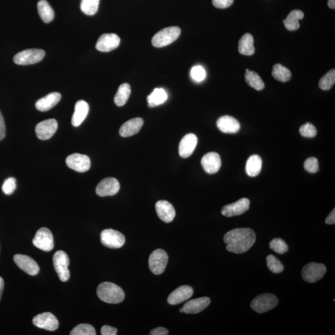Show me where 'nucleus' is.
I'll list each match as a JSON object with an SVG mask.
<instances>
[{
  "label": "nucleus",
  "mask_w": 335,
  "mask_h": 335,
  "mask_svg": "<svg viewBox=\"0 0 335 335\" xmlns=\"http://www.w3.org/2000/svg\"><path fill=\"white\" fill-rule=\"evenodd\" d=\"M227 251L242 254L248 251L256 241V234L252 229L238 228L232 230L224 235Z\"/></svg>",
  "instance_id": "nucleus-1"
},
{
  "label": "nucleus",
  "mask_w": 335,
  "mask_h": 335,
  "mask_svg": "<svg viewBox=\"0 0 335 335\" xmlns=\"http://www.w3.org/2000/svg\"><path fill=\"white\" fill-rule=\"evenodd\" d=\"M97 295L103 302L113 304L123 302L125 297L123 289L115 284L110 282L100 284L97 288Z\"/></svg>",
  "instance_id": "nucleus-2"
},
{
  "label": "nucleus",
  "mask_w": 335,
  "mask_h": 335,
  "mask_svg": "<svg viewBox=\"0 0 335 335\" xmlns=\"http://www.w3.org/2000/svg\"><path fill=\"white\" fill-rule=\"evenodd\" d=\"M181 29L177 26L164 28L153 37L152 43L155 47H163L171 44L181 35Z\"/></svg>",
  "instance_id": "nucleus-3"
},
{
  "label": "nucleus",
  "mask_w": 335,
  "mask_h": 335,
  "mask_svg": "<svg viewBox=\"0 0 335 335\" xmlns=\"http://www.w3.org/2000/svg\"><path fill=\"white\" fill-rule=\"evenodd\" d=\"M279 300L276 296L272 294L266 293L259 295L255 297L251 303L253 310L257 313L263 314L272 310L277 305Z\"/></svg>",
  "instance_id": "nucleus-4"
},
{
  "label": "nucleus",
  "mask_w": 335,
  "mask_h": 335,
  "mask_svg": "<svg viewBox=\"0 0 335 335\" xmlns=\"http://www.w3.org/2000/svg\"><path fill=\"white\" fill-rule=\"evenodd\" d=\"M53 263L59 279L62 282H67L69 281L70 277L69 269L70 260L66 253L61 250L57 252L53 255Z\"/></svg>",
  "instance_id": "nucleus-5"
},
{
  "label": "nucleus",
  "mask_w": 335,
  "mask_h": 335,
  "mask_svg": "<svg viewBox=\"0 0 335 335\" xmlns=\"http://www.w3.org/2000/svg\"><path fill=\"white\" fill-rule=\"evenodd\" d=\"M45 51L42 49H31L20 52L13 58V61L17 65H27L38 63L44 59Z\"/></svg>",
  "instance_id": "nucleus-6"
},
{
  "label": "nucleus",
  "mask_w": 335,
  "mask_h": 335,
  "mask_svg": "<svg viewBox=\"0 0 335 335\" xmlns=\"http://www.w3.org/2000/svg\"><path fill=\"white\" fill-rule=\"evenodd\" d=\"M169 261L166 252L162 249H157L150 255L149 265L150 270L156 275L162 274L165 270Z\"/></svg>",
  "instance_id": "nucleus-7"
},
{
  "label": "nucleus",
  "mask_w": 335,
  "mask_h": 335,
  "mask_svg": "<svg viewBox=\"0 0 335 335\" xmlns=\"http://www.w3.org/2000/svg\"><path fill=\"white\" fill-rule=\"evenodd\" d=\"M326 271V268L323 264L311 262L302 268V276L306 282L314 283L322 279Z\"/></svg>",
  "instance_id": "nucleus-8"
},
{
  "label": "nucleus",
  "mask_w": 335,
  "mask_h": 335,
  "mask_svg": "<svg viewBox=\"0 0 335 335\" xmlns=\"http://www.w3.org/2000/svg\"><path fill=\"white\" fill-rule=\"evenodd\" d=\"M101 242L107 248H120L124 245L126 238L120 232L113 229H106L101 232Z\"/></svg>",
  "instance_id": "nucleus-9"
},
{
  "label": "nucleus",
  "mask_w": 335,
  "mask_h": 335,
  "mask_svg": "<svg viewBox=\"0 0 335 335\" xmlns=\"http://www.w3.org/2000/svg\"><path fill=\"white\" fill-rule=\"evenodd\" d=\"M33 245L41 250L49 252L53 248V238L52 232L45 227H42L36 232L33 240Z\"/></svg>",
  "instance_id": "nucleus-10"
},
{
  "label": "nucleus",
  "mask_w": 335,
  "mask_h": 335,
  "mask_svg": "<svg viewBox=\"0 0 335 335\" xmlns=\"http://www.w3.org/2000/svg\"><path fill=\"white\" fill-rule=\"evenodd\" d=\"M66 164L70 169L76 172L84 173L90 170L91 160L89 156L76 153L67 157Z\"/></svg>",
  "instance_id": "nucleus-11"
},
{
  "label": "nucleus",
  "mask_w": 335,
  "mask_h": 335,
  "mask_svg": "<svg viewBox=\"0 0 335 335\" xmlns=\"http://www.w3.org/2000/svg\"><path fill=\"white\" fill-rule=\"evenodd\" d=\"M58 129V121L54 119L41 122L36 127L37 137L40 140L46 141L52 137Z\"/></svg>",
  "instance_id": "nucleus-12"
},
{
  "label": "nucleus",
  "mask_w": 335,
  "mask_h": 335,
  "mask_svg": "<svg viewBox=\"0 0 335 335\" xmlns=\"http://www.w3.org/2000/svg\"><path fill=\"white\" fill-rule=\"evenodd\" d=\"M33 324L37 327L53 331L58 330L59 322L57 318L50 312H44L34 317Z\"/></svg>",
  "instance_id": "nucleus-13"
},
{
  "label": "nucleus",
  "mask_w": 335,
  "mask_h": 335,
  "mask_svg": "<svg viewBox=\"0 0 335 335\" xmlns=\"http://www.w3.org/2000/svg\"><path fill=\"white\" fill-rule=\"evenodd\" d=\"M14 261L19 268L25 273L35 276L39 273L40 268L35 260L27 255L18 254L13 257Z\"/></svg>",
  "instance_id": "nucleus-14"
},
{
  "label": "nucleus",
  "mask_w": 335,
  "mask_h": 335,
  "mask_svg": "<svg viewBox=\"0 0 335 335\" xmlns=\"http://www.w3.org/2000/svg\"><path fill=\"white\" fill-rule=\"evenodd\" d=\"M119 189H120V184L116 178H106L98 184L96 187V192L99 197H110L117 194Z\"/></svg>",
  "instance_id": "nucleus-15"
},
{
  "label": "nucleus",
  "mask_w": 335,
  "mask_h": 335,
  "mask_svg": "<svg viewBox=\"0 0 335 335\" xmlns=\"http://www.w3.org/2000/svg\"><path fill=\"white\" fill-rule=\"evenodd\" d=\"M120 42V38L116 34H104L99 37L96 48L100 52H108L118 48Z\"/></svg>",
  "instance_id": "nucleus-16"
},
{
  "label": "nucleus",
  "mask_w": 335,
  "mask_h": 335,
  "mask_svg": "<svg viewBox=\"0 0 335 335\" xmlns=\"http://www.w3.org/2000/svg\"><path fill=\"white\" fill-rule=\"evenodd\" d=\"M249 203L248 199H240L237 202L223 207L222 214L228 217L242 215L249 209Z\"/></svg>",
  "instance_id": "nucleus-17"
},
{
  "label": "nucleus",
  "mask_w": 335,
  "mask_h": 335,
  "mask_svg": "<svg viewBox=\"0 0 335 335\" xmlns=\"http://www.w3.org/2000/svg\"><path fill=\"white\" fill-rule=\"evenodd\" d=\"M197 144V136L194 133H188L181 139L179 145V154L182 158L189 157L194 152Z\"/></svg>",
  "instance_id": "nucleus-18"
},
{
  "label": "nucleus",
  "mask_w": 335,
  "mask_h": 335,
  "mask_svg": "<svg viewBox=\"0 0 335 335\" xmlns=\"http://www.w3.org/2000/svg\"><path fill=\"white\" fill-rule=\"evenodd\" d=\"M193 289L189 286L179 287L168 297V303L170 305H177L188 300L192 296Z\"/></svg>",
  "instance_id": "nucleus-19"
},
{
  "label": "nucleus",
  "mask_w": 335,
  "mask_h": 335,
  "mask_svg": "<svg viewBox=\"0 0 335 335\" xmlns=\"http://www.w3.org/2000/svg\"><path fill=\"white\" fill-rule=\"evenodd\" d=\"M204 171L209 174H215L221 166V158L216 152H209L204 156L201 160Z\"/></svg>",
  "instance_id": "nucleus-20"
},
{
  "label": "nucleus",
  "mask_w": 335,
  "mask_h": 335,
  "mask_svg": "<svg viewBox=\"0 0 335 335\" xmlns=\"http://www.w3.org/2000/svg\"><path fill=\"white\" fill-rule=\"evenodd\" d=\"M155 209L158 217L164 222L170 223L175 217L174 207L166 201H158L155 204Z\"/></svg>",
  "instance_id": "nucleus-21"
},
{
  "label": "nucleus",
  "mask_w": 335,
  "mask_h": 335,
  "mask_svg": "<svg viewBox=\"0 0 335 335\" xmlns=\"http://www.w3.org/2000/svg\"><path fill=\"white\" fill-rule=\"evenodd\" d=\"M211 303L209 297H203L188 301L183 306L184 313L196 314L205 310Z\"/></svg>",
  "instance_id": "nucleus-22"
},
{
  "label": "nucleus",
  "mask_w": 335,
  "mask_h": 335,
  "mask_svg": "<svg viewBox=\"0 0 335 335\" xmlns=\"http://www.w3.org/2000/svg\"><path fill=\"white\" fill-rule=\"evenodd\" d=\"M144 125V120L141 118L130 119L122 125L119 129V134L123 137L134 135L140 131Z\"/></svg>",
  "instance_id": "nucleus-23"
},
{
  "label": "nucleus",
  "mask_w": 335,
  "mask_h": 335,
  "mask_svg": "<svg viewBox=\"0 0 335 335\" xmlns=\"http://www.w3.org/2000/svg\"><path fill=\"white\" fill-rule=\"evenodd\" d=\"M217 126L221 132L226 133H237L240 129L239 122L230 116H224L218 119Z\"/></svg>",
  "instance_id": "nucleus-24"
},
{
  "label": "nucleus",
  "mask_w": 335,
  "mask_h": 335,
  "mask_svg": "<svg viewBox=\"0 0 335 335\" xmlns=\"http://www.w3.org/2000/svg\"><path fill=\"white\" fill-rule=\"evenodd\" d=\"M62 95L58 92L49 94L45 97L39 99L36 103V109L39 111L45 112L55 106L61 101Z\"/></svg>",
  "instance_id": "nucleus-25"
},
{
  "label": "nucleus",
  "mask_w": 335,
  "mask_h": 335,
  "mask_svg": "<svg viewBox=\"0 0 335 335\" xmlns=\"http://www.w3.org/2000/svg\"><path fill=\"white\" fill-rule=\"evenodd\" d=\"M89 112V105L86 101L79 100L76 102L75 106V111L72 118L73 126L78 127L86 119Z\"/></svg>",
  "instance_id": "nucleus-26"
},
{
  "label": "nucleus",
  "mask_w": 335,
  "mask_h": 335,
  "mask_svg": "<svg viewBox=\"0 0 335 335\" xmlns=\"http://www.w3.org/2000/svg\"><path fill=\"white\" fill-rule=\"evenodd\" d=\"M238 51L241 54L244 55L251 56L254 54V39L250 34L246 33L240 39L238 44Z\"/></svg>",
  "instance_id": "nucleus-27"
},
{
  "label": "nucleus",
  "mask_w": 335,
  "mask_h": 335,
  "mask_svg": "<svg viewBox=\"0 0 335 335\" xmlns=\"http://www.w3.org/2000/svg\"><path fill=\"white\" fill-rule=\"evenodd\" d=\"M303 17H304V14L302 11L299 10L292 11L287 16L286 19L283 21L286 29L291 31L299 30L300 27L299 20L302 19Z\"/></svg>",
  "instance_id": "nucleus-28"
},
{
  "label": "nucleus",
  "mask_w": 335,
  "mask_h": 335,
  "mask_svg": "<svg viewBox=\"0 0 335 335\" xmlns=\"http://www.w3.org/2000/svg\"><path fill=\"white\" fill-rule=\"evenodd\" d=\"M262 160L259 155H254L248 159L246 164V172L251 177H257L262 169Z\"/></svg>",
  "instance_id": "nucleus-29"
},
{
  "label": "nucleus",
  "mask_w": 335,
  "mask_h": 335,
  "mask_svg": "<svg viewBox=\"0 0 335 335\" xmlns=\"http://www.w3.org/2000/svg\"><path fill=\"white\" fill-rule=\"evenodd\" d=\"M38 10L40 17L45 23H49L54 18V11L46 0H40Z\"/></svg>",
  "instance_id": "nucleus-30"
},
{
  "label": "nucleus",
  "mask_w": 335,
  "mask_h": 335,
  "mask_svg": "<svg viewBox=\"0 0 335 335\" xmlns=\"http://www.w3.org/2000/svg\"><path fill=\"white\" fill-rule=\"evenodd\" d=\"M168 95L163 89H155L147 96V102L150 107H154L162 104L167 100Z\"/></svg>",
  "instance_id": "nucleus-31"
},
{
  "label": "nucleus",
  "mask_w": 335,
  "mask_h": 335,
  "mask_svg": "<svg viewBox=\"0 0 335 335\" xmlns=\"http://www.w3.org/2000/svg\"><path fill=\"white\" fill-rule=\"evenodd\" d=\"M131 93V88L128 83H123L119 87L115 96V103L118 106H123L126 104Z\"/></svg>",
  "instance_id": "nucleus-32"
},
{
  "label": "nucleus",
  "mask_w": 335,
  "mask_h": 335,
  "mask_svg": "<svg viewBox=\"0 0 335 335\" xmlns=\"http://www.w3.org/2000/svg\"><path fill=\"white\" fill-rule=\"evenodd\" d=\"M245 76L246 83L253 89L258 91L265 89V83L257 72L246 69Z\"/></svg>",
  "instance_id": "nucleus-33"
},
{
  "label": "nucleus",
  "mask_w": 335,
  "mask_h": 335,
  "mask_svg": "<svg viewBox=\"0 0 335 335\" xmlns=\"http://www.w3.org/2000/svg\"><path fill=\"white\" fill-rule=\"evenodd\" d=\"M272 75L276 80L283 83L290 80L292 77L290 70L280 64L274 65L272 67Z\"/></svg>",
  "instance_id": "nucleus-34"
},
{
  "label": "nucleus",
  "mask_w": 335,
  "mask_h": 335,
  "mask_svg": "<svg viewBox=\"0 0 335 335\" xmlns=\"http://www.w3.org/2000/svg\"><path fill=\"white\" fill-rule=\"evenodd\" d=\"M100 0H81L80 8L85 15L93 16L98 10Z\"/></svg>",
  "instance_id": "nucleus-35"
},
{
  "label": "nucleus",
  "mask_w": 335,
  "mask_h": 335,
  "mask_svg": "<svg viewBox=\"0 0 335 335\" xmlns=\"http://www.w3.org/2000/svg\"><path fill=\"white\" fill-rule=\"evenodd\" d=\"M335 83V70L332 69L320 79L319 87L320 89L327 91L330 90Z\"/></svg>",
  "instance_id": "nucleus-36"
},
{
  "label": "nucleus",
  "mask_w": 335,
  "mask_h": 335,
  "mask_svg": "<svg viewBox=\"0 0 335 335\" xmlns=\"http://www.w3.org/2000/svg\"><path fill=\"white\" fill-rule=\"evenodd\" d=\"M267 266L269 270L275 274L281 273L284 271L282 263L272 255H269L266 258Z\"/></svg>",
  "instance_id": "nucleus-37"
},
{
  "label": "nucleus",
  "mask_w": 335,
  "mask_h": 335,
  "mask_svg": "<svg viewBox=\"0 0 335 335\" xmlns=\"http://www.w3.org/2000/svg\"><path fill=\"white\" fill-rule=\"evenodd\" d=\"M71 335H95L96 334L95 328L92 325L82 323L79 324L71 331Z\"/></svg>",
  "instance_id": "nucleus-38"
},
{
  "label": "nucleus",
  "mask_w": 335,
  "mask_h": 335,
  "mask_svg": "<svg viewBox=\"0 0 335 335\" xmlns=\"http://www.w3.org/2000/svg\"><path fill=\"white\" fill-rule=\"evenodd\" d=\"M269 247L272 250L279 254H285L289 249L288 244L280 238H274L273 240H272L269 243Z\"/></svg>",
  "instance_id": "nucleus-39"
},
{
  "label": "nucleus",
  "mask_w": 335,
  "mask_h": 335,
  "mask_svg": "<svg viewBox=\"0 0 335 335\" xmlns=\"http://www.w3.org/2000/svg\"><path fill=\"white\" fill-rule=\"evenodd\" d=\"M299 132L301 135L306 138H313L316 137L317 130L316 127L310 123L302 125L300 127Z\"/></svg>",
  "instance_id": "nucleus-40"
},
{
  "label": "nucleus",
  "mask_w": 335,
  "mask_h": 335,
  "mask_svg": "<svg viewBox=\"0 0 335 335\" xmlns=\"http://www.w3.org/2000/svg\"><path fill=\"white\" fill-rule=\"evenodd\" d=\"M16 188V180L12 177L7 179L2 186V191L7 195L13 194Z\"/></svg>",
  "instance_id": "nucleus-41"
},
{
  "label": "nucleus",
  "mask_w": 335,
  "mask_h": 335,
  "mask_svg": "<svg viewBox=\"0 0 335 335\" xmlns=\"http://www.w3.org/2000/svg\"><path fill=\"white\" fill-rule=\"evenodd\" d=\"M303 166H304L306 171L309 173H316L319 171V161L316 157H311L306 159Z\"/></svg>",
  "instance_id": "nucleus-42"
},
{
  "label": "nucleus",
  "mask_w": 335,
  "mask_h": 335,
  "mask_svg": "<svg viewBox=\"0 0 335 335\" xmlns=\"http://www.w3.org/2000/svg\"><path fill=\"white\" fill-rule=\"evenodd\" d=\"M191 75L194 81H202L206 77V71L201 66H196L191 69Z\"/></svg>",
  "instance_id": "nucleus-43"
},
{
  "label": "nucleus",
  "mask_w": 335,
  "mask_h": 335,
  "mask_svg": "<svg viewBox=\"0 0 335 335\" xmlns=\"http://www.w3.org/2000/svg\"><path fill=\"white\" fill-rule=\"evenodd\" d=\"M212 1L213 5L219 9H225V8H229L234 2V0H212Z\"/></svg>",
  "instance_id": "nucleus-44"
},
{
  "label": "nucleus",
  "mask_w": 335,
  "mask_h": 335,
  "mask_svg": "<svg viewBox=\"0 0 335 335\" xmlns=\"http://www.w3.org/2000/svg\"><path fill=\"white\" fill-rule=\"evenodd\" d=\"M117 328L109 325H104L101 329L102 335H116L117 334Z\"/></svg>",
  "instance_id": "nucleus-45"
},
{
  "label": "nucleus",
  "mask_w": 335,
  "mask_h": 335,
  "mask_svg": "<svg viewBox=\"0 0 335 335\" xmlns=\"http://www.w3.org/2000/svg\"><path fill=\"white\" fill-rule=\"evenodd\" d=\"M6 136V126L4 117L0 111V141L4 139Z\"/></svg>",
  "instance_id": "nucleus-46"
},
{
  "label": "nucleus",
  "mask_w": 335,
  "mask_h": 335,
  "mask_svg": "<svg viewBox=\"0 0 335 335\" xmlns=\"http://www.w3.org/2000/svg\"><path fill=\"white\" fill-rule=\"evenodd\" d=\"M169 330L163 327H158L150 331V334L151 335H166L169 334Z\"/></svg>",
  "instance_id": "nucleus-47"
},
{
  "label": "nucleus",
  "mask_w": 335,
  "mask_h": 335,
  "mask_svg": "<svg viewBox=\"0 0 335 335\" xmlns=\"http://www.w3.org/2000/svg\"><path fill=\"white\" fill-rule=\"evenodd\" d=\"M325 223L328 225H333L335 223V209H333L328 216L326 217Z\"/></svg>",
  "instance_id": "nucleus-48"
},
{
  "label": "nucleus",
  "mask_w": 335,
  "mask_h": 335,
  "mask_svg": "<svg viewBox=\"0 0 335 335\" xmlns=\"http://www.w3.org/2000/svg\"><path fill=\"white\" fill-rule=\"evenodd\" d=\"M4 289V281L2 277H0V300L2 296L3 291Z\"/></svg>",
  "instance_id": "nucleus-49"
},
{
  "label": "nucleus",
  "mask_w": 335,
  "mask_h": 335,
  "mask_svg": "<svg viewBox=\"0 0 335 335\" xmlns=\"http://www.w3.org/2000/svg\"><path fill=\"white\" fill-rule=\"evenodd\" d=\"M328 7L331 8V9H334L335 8V0H328Z\"/></svg>",
  "instance_id": "nucleus-50"
},
{
  "label": "nucleus",
  "mask_w": 335,
  "mask_h": 335,
  "mask_svg": "<svg viewBox=\"0 0 335 335\" xmlns=\"http://www.w3.org/2000/svg\"><path fill=\"white\" fill-rule=\"evenodd\" d=\"M180 312H181V313H184L183 308L180 309Z\"/></svg>",
  "instance_id": "nucleus-51"
}]
</instances>
